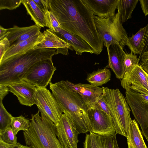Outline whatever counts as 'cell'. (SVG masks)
I'll use <instances>...</instances> for the list:
<instances>
[{
  "instance_id": "11",
  "label": "cell",
  "mask_w": 148,
  "mask_h": 148,
  "mask_svg": "<svg viewBox=\"0 0 148 148\" xmlns=\"http://www.w3.org/2000/svg\"><path fill=\"white\" fill-rule=\"evenodd\" d=\"M88 113L92 132L104 137H108L116 134L111 118L104 112L91 109L88 110Z\"/></svg>"
},
{
  "instance_id": "22",
  "label": "cell",
  "mask_w": 148,
  "mask_h": 148,
  "mask_svg": "<svg viewBox=\"0 0 148 148\" xmlns=\"http://www.w3.org/2000/svg\"><path fill=\"white\" fill-rule=\"evenodd\" d=\"M126 138L128 148H147L135 119L132 120L131 122L129 136Z\"/></svg>"
},
{
  "instance_id": "25",
  "label": "cell",
  "mask_w": 148,
  "mask_h": 148,
  "mask_svg": "<svg viewBox=\"0 0 148 148\" xmlns=\"http://www.w3.org/2000/svg\"><path fill=\"white\" fill-rule=\"evenodd\" d=\"M138 0H120V12L122 22H125L132 18V14Z\"/></svg>"
},
{
  "instance_id": "26",
  "label": "cell",
  "mask_w": 148,
  "mask_h": 148,
  "mask_svg": "<svg viewBox=\"0 0 148 148\" xmlns=\"http://www.w3.org/2000/svg\"><path fill=\"white\" fill-rule=\"evenodd\" d=\"M84 148H106L105 137L92 132L86 135L84 143Z\"/></svg>"
},
{
  "instance_id": "12",
  "label": "cell",
  "mask_w": 148,
  "mask_h": 148,
  "mask_svg": "<svg viewBox=\"0 0 148 148\" xmlns=\"http://www.w3.org/2000/svg\"><path fill=\"white\" fill-rule=\"evenodd\" d=\"M117 115L125 136L128 137L131 122V110L125 98L118 89H111Z\"/></svg>"
},
{
  "instance_id": "3",
  "label": "cell",
  "mask_w": 148,
  "mask_h": 148,
  "mask_svg": "<svg viewBox=\"0 0 148 148\" xmlns=\"http://www.w3.org/2000/svg\"><path fill=\"white\" fill-rule=\"evenodd\" d=\"M55 49H31L12 56L0 63V84L8 85L20 82L28 69L41 60L56 55Z\"/></svg>"
},
{
  "instance_id": "27",
  "label": "cell",
  "mask_w": 148,
  "mask_h": 148,
  "mask_svg": "<svg viewBox=\"0 0 148 148\" xmlns=\"http://www.w3.org/2000/svg\"><path fill=\"white\" fill-rule=\"evenodd\" d=\"M31 123V121L29 120L22 115L16 117L13 116L12 119L11 127L13 133L16 135L20 131H28Z\"/></svg>"
},
{
  "instance_id": "38",
  "label": "cell",
  "mask_w": 148,
  "mask_h": 148,
  "mask_svg": "<svg viewBox=\"0 0 148 148\" xmlns=\"http://www.w3.org/2000/svg\"><path fill=\"white\" fill-rule=\"evenodd\" d=\"M145 27V31L144 37V46L141 54L139 56V58L144 52L148 51V23Z\"/></svg>"
},
{
  "instance_id": "40",
  "label": "cell",
  "mask_w": 148,
  "mask_h": 148,
  "mask_svg": "<svg viewBox=\"0 0 148 148\" xmlns=\"http://www.w3.org/2000/svg\"><path fill=\"white\" fill-rule=\"evenodd\" d=\"M142 11L145 16L148 15V0H139Z\"/></svg>"
},
{
  "instance_id": "29",
  "label": "cell",
  "mask_w": 148,
  "mask_h": 148,
  "mask_svg": "<svg viewBox=\"0 0 148 148\" xmlns=\"http://www.w3.org/2000/svg\"><path fill=\"white\" fill-rule=\"evenodd\" d=\"M139 60L137 55L133 54L132 52L130 53H125L123 63L125 73L130 71L139 64Z\"/></svg>"
},
{
  "instance_id": "33",
  "label": "cell",
  "mask_w": 148,
  "mask_h": 148,
  "mask_svg": "<svg viewBox=\"0 0 148 148\" xmlns=\"http://www.w3.org/2000/svg\"><path fill=\"white\" fill-rule=\"evenodd\" d=\"M21 3L22 0H0V10H14L18 7Z\"/></svg>"
},
{
  "instance_id": "7",
  "label": "cell",
  "mask_w": 148,
  "mask_h": 148,
  "mask_svg": "<svg viewBox=\"0 0 148 148\" xmlns=\"http://www.w3.org/2000/svg\"><path fill=\"white\" fill-rule=\"evenodd\" d=\"M34 97L38 111L56 125L63 112L52 94L46 88L37 87Z\"/></svg>"
},
{
  "instance_id": "18",
  "label": "cell",
  "mask_w": 148,
  "mask_h": 148,
  "mask_svg": "<svg viewBox=\"0 0 148 148\" xmlns=\"http://www.w3.org/2000/svg\"><path fill=\"white\" fill-rule=\"evenodd\" d=\"M41 27L36 24L24 27L14 25L7 29L8 34L6 37L10 42V47L14 46L38 34Z\"/></svg>"
},
{
  "instance_id": "43",
  "label": "cell",
  "mask_w": 148,
  "mask_h": 148,
  "mask_svg": "<svg viewBox=\"0 0 148 148\" xmlns=\"http://www.w3.org/2000/svg\"><path fill=\"white\" fill-rule=\"evenodd\" d=\"M13 148H34L32 147L27 145H24L21 144L20 143H18L14 145Z\"/></svg>"
},
{
  "instance_id": "36",
  "label": "cell",
  "mask_w": 148,
  "mask_h": 148,
  "mask_svg": "<svg viewBox=\"0 0 148 148\" xmlns=\"http://www.w3.org/2000/svg\"><path fill=\"white\" fill-rule=\"evenodd\" d=\"M141 59L139 65L148 74V51L144 52L139 58Z\"/></svg>"
},
{
  "instance_id": "13",
  "label": "cell",
  "mask_w": 148,
  "mask_h": 148,
  "mask_svg": "<svg viewBox=\"0 0 148 148\" xmlns=\"http://www.w3.org/2000/svg\"><path fill=\"white\" fill-rule=\"evenodd\" d=\"M42 40L32 49H55L56 50V55L60 53L67 55L69 49L73 51L71 45L58 36L55 32L49 29L43 32Z\"/></svg>"
},
{
  "instance_id": "42",
  "label": "cell",
  "mask_w": 148,
  "mask_h": 148,
  "mask_svg": "<svg viewBox=\"0 0 148 148\" xmlns=\"http://www.w3.org/2000/svg\"><path fill=\"white\" fill-rule=\"evenodd\" d=\"M14 145L5 143L0 140V148H13Z\"/></svg>"
},
{
  "instance_id": "35",
  "label": "cell",
  "mask_w": 148,
  "mask_h": 148,
  "mask_svg": "<svg viewBox=\"0 0 148 148\" xmlns=\"http://www.w3.org/2000/svg\"><path fill=\"white\" fill-rule=\"evenodd\" d=\"M115 134L108 137H105V143L106 148H119Z\"/></svg>"
},
{
  "instance_id": "2",
  "label": "cell",
  "mask_w": 148,
  "mask_h": 148,
  "mask_svg": "<svg viewBox=\"0 0 148 148\" xmlns=\"http://www.w3.org/2000/svg\"><path fill=\"white\" fill-rule=\"evenodd\" d=\"M49 84L52 94L63 113L72 121L79 134L92 132L88 108L80 95L69 88L64 80Z\"/></svg>"
},
{
  "instance_id": "6",
  "label": "cell",
  "mask_w": 148,
  "mask_h": 148,
  "mask_svg": "<svg viewBox=\"0 0 148 148\" xmlns=\"http://www.w3.org/2000/svg\"><path fill=\"white\" fill-rule=\"evenodd\" d=\"M52 59L41 60L34 64L25 74L22 79L36 87L46 88L51 82L56 70Z\"/></svg>"
},
{
  "instance_id": "4",
  "label": "cell",
  "mask_w": 148,
  "mask_h": 148,
  "mask_svg": "<svg viewBox=\"0 0 148 148\" xmlns=\"http://www.w3.org/2000/svg\"><path fill=\"white\" fill-rule=\"evenodd\" d=\"M39 111L32 115L29 130L23 132L27 145L34 148H62L57 137L56 125Z\"/></svg>"
},
{
  "instance_id": "45",
  "label": "cell",
  "mask_w": 148,
  "mask_h": 148,
  "mask_svg": "<svg viewBox=\"0 0 148 148\" xmlns=\"http://www.w3.org/2000/svg\"><path fill=\"white\" fill-rule=\"evenodd\" d=\"M146 76L147 79V86L148 88V74L146 73Z\"/></svg>"
},
{
  "instance_id": "20",
  "label": "cell",
  "mask_w": 148,
  "mask_h": 148,
  "mask_svg": "<svg viewBox=\"0 0 148 148\" xmlns=\"http://www.w3.org/2000/svg\"><path fill=\"white\" fill-rule=\"evenodd\" d=\"M43 37V32H40L31 38L21 41L14 46L10 47L0 63L10 57L23 53L32 49L42 40Z\"/></svg>"
},
{
  "instance_id": "34",
  "label": "cell",
  "mask_w": 148,
  "mask_h": 148,
  "mask_svg": "<svg viewBox=\"0 0 148 148\" xmlns=\"http://www.w3.org/2000/svg\"><path fill=\"white\" fill-rule=\"evenodd\" d=\"M10 47V42L6 37L0 40V62L2 61L5 53Z\"/></svg>"
},
{
  "instance_id": "17",
  "label": "cell",
  "mask_w": 148,
  "mask_h": 148,
  "mask_svg": "<svg viewBox=\"0 0 148 148\" xmlns=\"http://www.w3.org/2000/svg\"><path fill=\"white\" fill-rule=\"evenodd\" d=\"M107 51L108 66L111 69L116 78L122 79L125 73L123 63L125 53L121 46L117 44L111 45Z\"/></svg>"
},
{
  "instance_id": "28",
  "label": "cell",
  "mask_w": 148,
  "mask_h": 148,
  "mask_svg": "<svg viewBox=\"0 0 148 148\" xmlns=\"http://www.w3.org/2000/svg\"><path fill=\"white\" fill-rule=\"evenodd\" d=\"M13 116L4 107L2 101H0V131L11 127Z\"/></svg>"
},
{
  "instance_id": "9",
  "label": "cell",
  "mask_w": 148,
  "mask_h": 148,
  "mask_svg": "<svg viewBox=\"0 0 148 148\" xmlns=\"http://www.w3.org/2000/svg\"><path fill=\"white\" fill-rule=\"evenodd\" d=\"M79 134L72 121L63 114L56 125V135L62 148H77Z\"/></svg>"
},
{
  "instance_id": "23",
  "label": "cell",
  "mask_w": 148,
  "mask_h": 148,
  "mask_svg": "<svg viewBox=\"0 0 148 148\" xmlns=\"http://www.w3.org/2000/svg\"><path fill=\"white\" fill-rule=\"evenodd\" d=\"M145 27L141 28L136 34L127 40V45L131 52L134 54L141 55L144 46V37L145 33Z\"/></svg>"
},
{
  "instance_id": "24",
  "label": "cell",
  "mask_w": 148,
  "mask_h": 148,
  "mask_svg": "<svg viewBox=\"0 0 148 148\" xmlns=\"http://www.w3.org/2000/svg\"><path fill=\"white\" fill-rule=\"evenodd\" d=\"M111 71L106 68L99 69L88 74L86 80L91 84L99 86L105 84L110 80Z\"/></svg>"
},
{
  "instance_id": "1",
  "label": "cell",
  "mask_w": 148,
  "mask_h": 148,
  "mask_svg": "<svg viewBox=\"0 0 148 148\" xmlns=\"http://www.w3.org/2000/svg\"><path fill=\"white\" fill-rule=\"evenodd\" d=\"M48 6L62 29L84 40L95 54H100L103 40L97 29L93 13L82 0H48Z\"/></svg>"
},
{
  "instance_id": "15",
  "label": "cell",
  "mask_w": 148,
  "mask_h": 148,
  "mask_svg": "<svg viewBox=\"0 0 148 148\" xmlns=\"http://www.w3.org/2000/svg\"><path fill=\"white\" fill-rule=\"evenodd\" d=\"M9 92L17 97L22 105L31 107L35 104L34 96L36 87L23 80L7 85Z\"/></svg>"
},
{
  "instance_id": "21",
  "label": "cell",
  "mask_w": 148,
  "mask_h": 148,
  "mask_svg": "<svg viewBox=\"0 0 148 148\" xmlns=\"http://www.w3.org/2000/svg\"><path fill=\"white\" fill-rule=\"evenodd\" d=\"M22 3L25 6L27 13L36 25L43 27H47L45 14L40 9L33 0H22Z\"/></svg>"
},
{
  "instance_id": "31",
  "label": "cell",
  "mask_w": 148,
  "mask_h": 148,
  "mask_svg": "<svg viewBox=\"0 0 148 148\" xmlns=\"http://www.w3.org/2000/svg\"><path fill=\"white\" fill-rule=\"evenodd\" d=\"M45 15L47 27L52 31L57 32L58 29L61 27L55 15L51 11L49 10L46 12Z\"/></svg>"
},
{
  "instance_id": "44",
  "label": "cell",
  "mask_w": 148,
  "mask_h": 148,
  "mask_svg": "<svg viewBox=\"0 0 148 148\" xmlns=\"http://www.w3.org/2000/svg\"><path fill=\"white\" fill-rule=\"evenodd\" d=\"M140 94L145 101L148 103V95L141 94L140 93Z\"/></svg>"
},
{
  "instance_id": "8",
  "label": "cell",
  "mask_w": 148,
  "mask_h": 148,
  "mask_svg": "<svg viewBox=\"0 0 148 148\" xmlns=\"http://www.w3.org/2000/svg\"><path fill=\"white\" fill-rule=\"evenodd\" d=\"M125 98L136 121L140 126L142 134L148 140V103L139 93L133 90L126 91Z\"/></svg>"
},
{
  "instance_id": "41",
  "label": "cell",
  "mask_w": 148,
  "mask_h": 148,
  "mask_svg": "<svg viewBox=\"0 0 148 148\" xmlns=\"http://www.w3.org/2000/svg\"><path fill=\"white\" fill-rule=\"evenodd\" d=\"M8 32L7 29H5L1 25L0 26V40L3 39L6 37L8 35Z\"/></svg>"
},
{
  "instance_id": "19",
  "label": "cell",
  "mask_w": 148,
  "mask_h": 148,
  "mask_svg": "<svg viewBox=\"0 0 148 148\" xmlns=\"http://www.w3.org/2000/svg\"><path fill=\"white\" fill-rule=\"evenodd\" d=\"M55 32L60 37L69 44L76 54L81 55L84 52L94 53L92 48L88 43L81 38L60 28Z\"/></svg>"
},
{
  "instance_id": "5",
  "label": "cell",
  "mask_w": 148,
  "mask_h": 148,
  "mask_svg": "<svg viewBox=\"0 0 148 148\" xmlns=\"http://www.w3.org/2000/svg\"><path fill=\"white\" fill-rule=\"evenodd\" d=\"M120 1L117 12L112 16L102 18L94 16L97 29L107 51L112 45L119 44L123 49L126 43L127 34L122 24L120 12Z\"/></svg>"
},
{
  "instance_id": "30",
  "label": "cell",
  "mask_w": 148,
  "mask_h": 148,
  "mask_svg": "<svg viewBox=\"0 0 148 148\" xmlns=\"http://www.w3.org/2000/svg\"><path fill=\"white\" fill-rule=\"evenodd\" d=\"M0 140L10 145H14L18 143L17 137L13 133L11 127L0 131Z\"/></svg>"
},
{
  "instance_id": "37",
  "label": "cell",
  "mask_w": 148,
  "mask_h": 148,
  "mask_svg": "<svg viewBox=\"0 0 148 148\" xmlns=\"http://www.w3.org/2000/svg\"><path fill=\"white\" fill-rule=\"evenodd\" d=\"M40 9L45 14L49 9L48 0H33Z\"/></svg>"
},
{
  "instance_id": "16",
  "label": "cell",
  "mask_w": 148,
  "mask_h": 148,
  "mask_svg": "<svg viewBox=\"0 0 148 148\" xmlns=\"http://www.w3.org/2000/svg\"><path fill=\"white\" fill-rule=\"evenodd\" d=\"M88 6L94 15L106 18L115 14L120 0H82Z\"/></svg>"
},
{
  "instance_id": "14",
  "label": "cell",
  "mask_w": 148,
  "mask_h": 148,
  "mask_svg": "<svg viewBox=\"0 0 148 148\" xmlns=\"http://www.w3.org/2000/svg\"><path fill=\"white\" fill-rule=\"evenodd\" d=\"M65 82L69 88L80 95L88 109L92 108L97 98L103 93L102 88L91 84H75L68 80Z\"/></svg>"
},
{
  "instance_id": "10",
  "label": "cell",
  "mask_w": 148,
  "mask_h": 148,
  "mask_svg": "<svg viewBox=\"0 0 148 148\" xmlns=\"http://www.w3.org/2000/svg\"><path fill=\"white\" fill-rule=\"evenodd\" d=\"M121 84L126 91L132 90L141 94L148 95L146 73L139 64L125 73L121 80Z\"/></svg>"
},
{
  "instance_id": "32",
  "label": "cell",
  "mask_w": 148,
  "mask_h": 148,
  "mask_svg": "<svg viewBox=\"0 0 148 148\" xmlns=\"http://www.w3.org/2000/svg\"><path fill=\"white\" fill-rule=\"evenodd\" d=\"M91 109L102 110L106 113L110 118L109 107L104 99L102 95L97 98Z\"/></svg>"
},
{
  "instance_id": "39",
  "label": "cell",
  "mask_w": 148,
  "mask_h": 148,
  "mask_svg": "<svg viewBox=\"0 0 148 148\" xmlns=\"http://www.w3.org/2000/svg\"><path fill=\"white\" fill-rule=\"evenodd\" d=\"M9 92L7 85L0 84V101H3Z\"/></svg>"
}]
</instances>
